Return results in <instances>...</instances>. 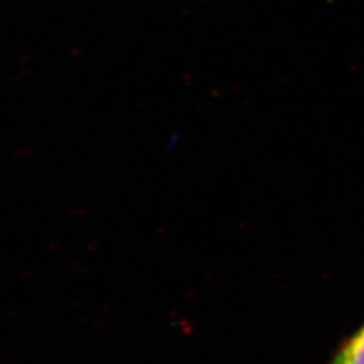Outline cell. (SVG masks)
<instances>
[{"instance_id": "obj_1", "label": "cell", "mask_w": 364, "mask_h": 364, "mask_svg": "<svg viewBox=\"0 0 364 364\" xmlns=\"http://www.w3.org/2000/svg\"><path fill=\"white\" fill-rule=\"evenodd\" d=\"M331 364H364V326L347 341Z\"/></svg>"}]
</instances>
